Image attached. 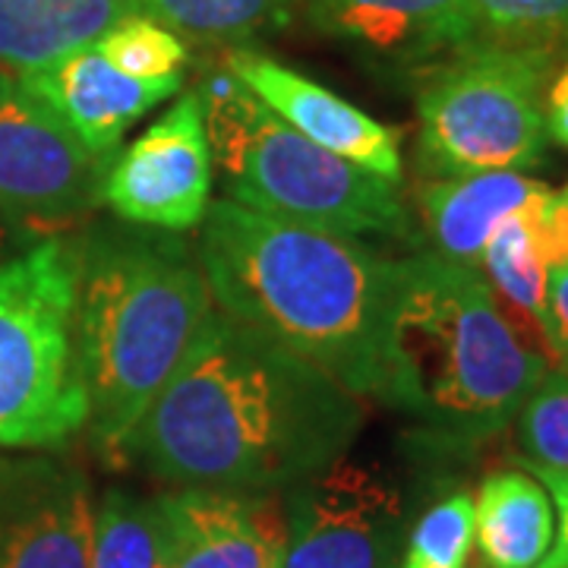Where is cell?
<instances>
[{
	"instance_id": "obj_14",
	"label": "cell",
	"mask_w": 568,
	"mask_h": 568,
	"mask_svg": "<svg viewBox=\"0 0 568 568\" xmlns=\"http://www.w3.org/2000/svg\"><path fill=\"white\" fill-rule=\"evenodd\" d=\"M17 80L39 95L95 155H114L123 133L183 85L181 73L159 80L126 77L92 44L41 70L20 73Z\"/></svg>"
},
{
	"instance_id": "obj_27",
	"label": "cell",
	"mask_w": 568,
	"mask_h": 568,
	"mask_svg": "<svg viewBox=\"0 0 568 568\" xmlns=\"http://www.w3.org/2000/svg\"><path fill=\"white\" fill-rule=\"evenodd\" d=\"M530 474L544 484L556 506V537L547 559L537 568H568V474H556V470H530Z\"/></svg>"
},
{
	"instance_id": "obj_21",
	"label": "cell",
	"mask_w": 568,
	"mask_h": 568,
	"mask_svg": "<svg viewBox=\"0 0 568 568\" xmlns=\"http://www.w3.org/2000/svg\"><path fill=\"white\" fill-rule=\"evenodd\" d=\"M294 3L297 0H136V10L196 41H244L287 22Z\"/></svg>"
},
{
	"instance_id": "obj_8",
	"label": "cell",
	"mask_w": 568,
	"mask_h": 568,
	"mask_svg": "<svg viewBox=\"0 0 568 568\" xmlns=\"http://www.w3.org/2000/svg\"><path fill=\"white\" fill-rule=\"evenodd\" d=\"M118 155V152H114ZM13 73H0V241H61L99 205L108 164Z\"/></svg>"
},
{
	"instance_id": "obj_16",
	"label": "cell",
	"mask_w": 568,
	"mask_h": 568,
	"mask_svg": "<svg viewBox=\"0 0 568 568\" xmlns=\"http://www.w3.org/2000/svg\"><path fill=\"white\" fill-rule=\"evenodd\" d=\"M547 190V183L530 181L521 171L439 178L420 186L417 209L433 241V253L480 268V256L493 231Z\"/></svg>"
},
{
	"instance_id": "obj_4",
	"label": "cell",
	"mask_w": 568,
	"mask_h": 568,
	"mask_svg": "<svg viewBox=\"0 0 568 568\" xmlns=\"http://www.w3.org/2000/svg\"><path fill=\"white\" fill-rule=\"evenodd\" d=\"M77 250V338L89 436L104 465L155 402L209 320L212 291L196 250L171 231L99 224Z\"/></svg>"
},
{
	"instance_id": "obj_28",
	"label": "cell",
	"mask_w": 568,
	"mask_h": 568,
	"mask_svg": "<svg viewBox=\"0 0 568 568\" xmlns=\"http://www.w3.org/2000/svg\"><path fill=\"white\" fill-rule=\"evenodd\" d=\"M544 123H547V140L559 142L568 149V61L559 73H552L544 99Z\"/></svg>"
},
{
	"instance_id": "obj_22",
	"label": "cell",
	"mask_w": 568,
	"mask_h": 568,
	"mask_svg": "<svg viewBox=\"0 0 568 568\" xmlns=\"http://www.w3.org/2000/svg\"><path fill=\"white\" fill-rule=\"evenodd\" d=\"M528 470L568 474V364L547 366L515 414Z\"/></svg>"
},
{
	"instance_id": "obj_10",
	"label": "cell",
	"mask_w": 568,
	"mask_h": 568,
	"mask_svg": "<svg viewBox=\"0 0 568 568\" xmlns=\"http://www.w3.org/2000/svg\"><path fill=\"white\" fill-rule=\"evenodd\" d=\"M212 145L203 104L186 92L108 164L102 205L118 222L183 234L200 227L212 196Z\"/></svg>"
},
{
	"instance_id": "obj_15",
	"label": "cell",
	"mask_w": 568,
	"mask_h": 568,
	"mask_svg": "<svg viewBox=\"0 0 568 568\" xmlns=\"http://www.w3.org/2000/svg\"><path fill=\"white\" fill-rule=\"evenodd\" d=\"M313 22L332 39L392 63H429L474 44L470 0H313Z\"/></svg>"
},
{
	"instance_id": "obj_9",
	"label": "cell",
	"mask_w": 568,
	"mask_h": 568,
	"mask_svg": "<svg viewBox=\"0 0 568 568\" xmlns=\"http://www.w3.org/2000/svg\"><path fill=\"white\" fill-rule=\"evenodd\" d=\"M282 568H398L405 499L386 467L342 455L284 493Z\"/></svg>"
},
{
	"instance_id": "obj_19",
	"label": "cell",
	"mask_w": 568,
	"mask_h": 568,
	"mask_svg": "<svg viewBox=\"0 0 568 568\" xmlns=\"http://www.w3.org/2000/svg\"><path fill=\"white\" fill-rule=\"evenodd\" d=\"M92 568H171V521L162 496L104 489L92 515Z\"/></svg>"
},
{
	"instance_id": "obj_3",
	"label": "cell",
	"mask_w": 568,
	"mask_h": 568,
	"mask_svg": "<svg viewBox=\"0 0 568 568\" xmlns=\"http://www.w3.org/2000/svg\"><path fill=\"white\" fill-rule=\"evenodd\" d=\"M480 268L426 250L395 263L383 402L436 448L499 436L547 373Z\"/></svg>"
},
{
	"instance_id": "obj_18",
	"label": "cell",
	"mask_w": 568,
	"mask_h": 568,
	"mask_svg": "<svg viewBox=\"0 0 568 568\" xmlns=\"http://www.w3.org/2000/svg\"><path fill=\"white\" fill-rule=\"evenodd\" d=\"M556 537L552 499L525 470H496L474 499V540L484 568H537Z\"/></svg>"
},
{
	"instance_id": "obj_5",
	"label": "cell",
	"mask_w": 568,
	"mask_h": 568,
	"mask_svg": "<svg viewBox=\"0 0 568 568\" xmlns=\"http://www.w3.org/2000/svg\"><path fill=\"white\" fill-rule=\"evenodd\" d=\"M212 164L231 203L332 234L410 237L398 181L379 178L301 136L227 67L200 77Z\"/></svg>"
},
{
	"instance_id": "obj_6",
	"label": "cell",
	"mask_w": 568,
	"mask_h": 568,
	"mask_svg": "<svg viewBox=\"0 0 568 568\" xmlns=\"http://www.w3.org/2000/svg\"><path fill=\"white\" fill-rule=\"evenodd\" d=\"M77 287L63 237L0 263V448H58L89 424Z\"/></svg>"
},
{
	"instance_id": "obj_23",
	"label": "cell",
	"mask_w": 568,
	"mask_h": 568,
	"mask_svg": "<svg viewBox=\"0 0 568 568\" xmlns=\"http://www.w3.org/2000/svg\"><path fill=\"white\" fill-rule=\"evenodd\" d=\"M474 41L549 48L568 41V0H470Z\"/></svg>"
},
{
	"instance_id": "obj_17",
	"label": "cell",
	"mask_w": 568,
	"mask_h": 568,
	"mask_svg": "<svg viewBox=\"0 0 568 568\" xmlns=\"http://www.w3.org/2000/svg\"><path fill=\"white\" fill-rule=\"evenodd\" d=\"M136 10V0H0V73H32L89 48Z\"/></svg>"
},
{
	"instance_id": "obj_25",
	"label": "cell",
	"mask_w": 568,
	"mask_h": 568,
	"mask_svg": "<svg viewBox=\"0 0 568 568\" xmlns=\"http://www.w3.org/2000/svg\"><path fill=\"white\" fill-rule=\"evenodd\" d=\"M474 547V499L458 489L433 503L405 537L398 568H465Z\"/></svg>"
},
{
	"instance_id": "obj_24",
	"label": "cell",
	"mask_w": 568,
	"mask_h": 568,
	"mask_svg": "<svg viewBox=\"0 0 568 568\" xmlns=\"http://www.w3.org/2000/svg\"><path fill=\"white\" fill-rule=\"evenodd\" d=\"M92 48L121 73L136 80L171 77L181 73V67L186 63V44L181 36L142 13H130L121 22H114Z\"/></svg>"
},
{
	"instance_id": "obj_20",
	"label": "cell",
	"mask_w": 568,
	"mask_h": 568,
	"mask_svg": "<svg viewBox=\"0 0 568 568\" xmlns=\"http://www.w3.org/2000/svg\"><path fill=\"white\" fill-rule=\"evenodd\" d=\"M480 272L489 287L496 291V297L506 304L508 313H518L530 335L540 338V345L547 347L549 364H552L547 332H544L549 263L534 237L528 205L521 212L508 215L506 222L493 231V237L484 246V256H480Z\"/></svg>"
},
{
	"instance_id": "obj_11",
	"label": "cell",
	"mask_w": 568,
	"mask_h": 568,
	"mask_svg": "<svg viewBox=\"0 0 568 568\" xmlns=\"http://www.w3.org/2000/svg\"><path fill=\"white\" fill-rule=\"evenodd\" d=\"M92 515L80 465L0 452V568H92Z\"/></svg>"
},
{
	"instance_id": "obj_1",
	"label": "cell",
	"mask_w": 568,
	"mask_h": 568,
	"mask_svg": "<svg viewBox=\"0 0 568 568\" xmlns=\"http://www.w3.org/2000/svg\"><path fill=\"white\" fill-rule=\"evenodd\" d=\"M361 429L364 405L335 376L212 310L121 467L174 489L287 493L347 455Z\"/></svg>"
},
{
	"instance_id": "obj_29",
	"label": "cell",
	"mask_w": 568,
	"mask_h": 568,
	"mask_svg": "<svg viewBox=\"0 0 568 568\" xmlns=\"http://www.w3.org/2000/svg\"><path fill=\"white\" fill-rule=\"evenodd\" d=\"M566 193H568V190H566Z\"/></svg>"
},
{
	"instance_id": "obj_12",
	"label": "cell",
	"mask_w": 568,
	"mask_h": 568,
	"mask_svg": "<svg viewBox=\"0 0 568 568\" xmlns=\"http://www.w3.org/2000/svg\"><path fill=\"white\" fill-rule=\"evenodd\" d=\"M224 67L301 136L402 183V133L395 126L379 123L332 89L256 51H231Z\"/></svg>"
},
{
	"instance_id": "obj_13",
	"label": "cell",
	"mask_w": 568,
	"mask_h": 568,
	"mask_svg": "<svg viewBox=\"0 0 568 568\" xmlns=\"http://www.w3.org/2000/svg\"><path fill=\"white\" fill-rule=\"evenodd\" d=\"M171 568H282L284 493L174 489L164 493Z\"/></svg>"
},
{
	"instance_id": "obj_26",
	"label": "cell",
	"mask_w": 568,
	"mask_h": 568,
	"mask_svg": "<svg viewBox=\"0 0 568 568\" xmlns=\"http://www.w3.org/2000/svg\"><path fill=\"white\" fill-rule=\"evenodd\" d=\"M544 332H547L552 364H568V263L549 272Z\"/></svg>"
},
{
	"instance_id": "obj_2",
	"label": "cell",
	"mask_w": 568,
	"mask_h": 568,
	"mask_svg": "<svg viewBox=\"0 0 568 568\" xmlns=\"http://www.w3.org/2000/svg\"><path fill=\"white\" fill-rule=\"evenodd\" d=\"M200 227L196 256L222 313L291 347L357 398L383 395L398 260L231 200L209 203Z\"/></svg>"
},
{
	"instance_id": "obj_7",
	"label": "cell",
	"mask_w": 568,
	"mask_h": 568,
	"mask_svg": "<svg viewBox=\"0 0 568 568\" xmlns=\"http://www.w3.org/2000/svg\"><path fill=\"white\" fill-rule=\"evenodd\" d=\"M556 51L474 41L433 67L417 95V168L429 181L544 162Z\"/></svg>"
}]
</instances>
